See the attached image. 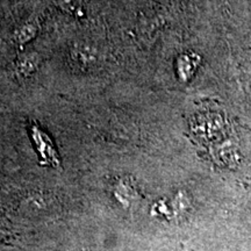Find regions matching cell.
<instances>
[{
  "mask_svg": "<svg viewBox=\"0 0 251 251\" xmlns=\"http://www.w3.org/2000/svg\"><path fill=\"white\" fill-rule=\"evenodd\" d=\"M36 28L33 25L27 24L25 26H21L17 31L14 33V39L20 43H25L27 41H29L31 37L35 35Z\"/></svg>",
  "mask_w": 251,
  "mask_h": 251,
  "instance_id": "6da1fadb",
  "label": "cell"
},
{
  "mask_svg": "<svg viewBox=\"0 0 251 251\" xmlns=\"http://www.w3.org/2000/svg\"><path fill=\"white\" fill-rule=\"evenodd\" d=\"M61 6L65 11L74 15H80L83 13V2H81V0H63Z\"/></svg>",
  "mask_w": 251,
  "mask_h": 251,
  "instance_id": "7a4b0ae2",
  "label": "cell"
}]
</instances>
